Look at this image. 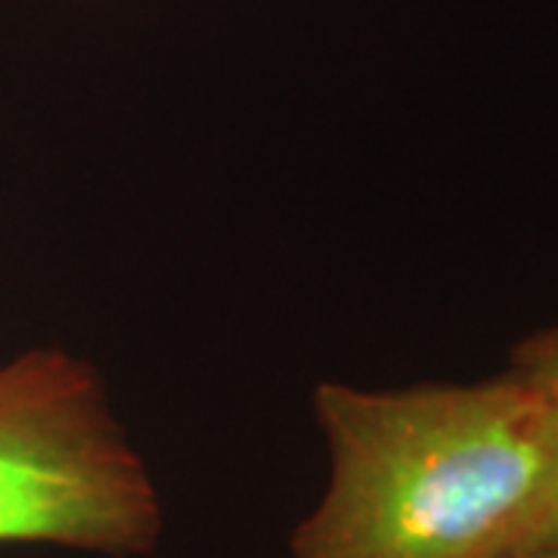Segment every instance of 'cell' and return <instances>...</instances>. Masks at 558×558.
I'll list each match as a JSON object with an SVG mask.
<instances>
[{
  "mask_svg": "<svg viewBox=\"0 0 558 558\" xmlns=\"http://www.w3.org/2000/svg\"><path fill=\"white\" fill-rule=\"evenodd\" d=\"M159 487L87 360L35 348L0 366V546L149 556Z\"/></svg>",
  "mask_w": 558,
  "mask_h": 558,
  "instance_id": "7a4b0ae2",
  "label": "cell"
},
{
  "mask_svg": "<svg viewBox=\"0 0 558 558\" xmlns=\"http://www.w3.org/2000/svg\"><path fill=\"white\" fill-rule=\"evenodd\" d=\"M512 376L534 385L558 403V326L521 341L512 351Z\"/></svg>",
  "mask_w": 558,
  "mask_h": 558,
  "instance_id": "277c9868",
  "label": "cell"
},
{
  "mask_svg": "<svg viewBox=\"0 0 558 558\" xmlns=\"http://www.w3.org/2000/svg\"><path fill=\"white\" fill-rule=\"evenodd\" d=\"M553 543H558V418L546 475H543V484H539L527 519L521 524V534L515 539V549L512 553H519V549H537V546H553Z\"/></svg>",
  "mask_w": 558,
  "mask_h": 558,
  "instance_id": "3957f363",
  "label": "cell"
},
{
  "mask_svg": "<svg viewBox=\"0 0 558 558\" xmlns=\"http://www.w3.org/2000/svg\"><path fill=\"white\" fill-rule=\"evenodd\" d=\"M499 558H558V543L553 546H537V549H519V553H506Z\"/></svg>",
  "mask_w": 558,
  "mask_h": 558,
  "instance_id": "5b68a950",
  "label": "cell"
},
{
  "mask_svg": "<svg viewBox=\"0 0 558 558\" xmlns=\"http://www.w3.org/2000/svg\"><path fill=\"white\" fill-rule=\"evenodd\" d=\"M323 497L292 558H499L537 497L558 403L519 376L357 388L323 381Z\"/></svg>",
  "mask_w": 558,
  "mask_h": 558,
  "instance_id": "6da1fadb",
  "label": "cell"
}]
</instances>
